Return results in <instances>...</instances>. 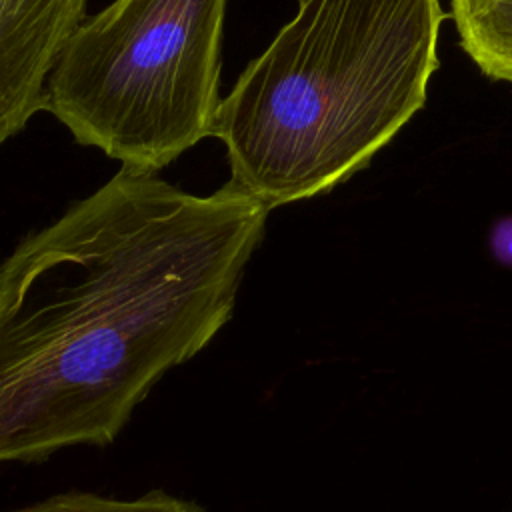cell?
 <instances>
[{
  "instance_id": "obj_2",
  "label": "cell",
  "mask_w": 512,
  "mask_h": 512,
  "mask_svg": "<svg viewBox=\"0 0 512 512\" xmlns=\"http://www.w3.org/2000/svg\"><path fill=\"white\" fill-rule=\"evenodd\" d=\"M444 18L438 0H298L222 98L230 182L274 210L368 166L424 106Z\"/></svg>"
},
{
  "instance_id": "obj_5",
  "label": "cell",
  "mask_w": 512,
  "mask_h": 512,
  "mask_svg": "<svg viewBox=\"0 0 512 512\" xmlns=\"http://www.w3.org/2000/svg\"><path fill=\"white\" fill-rule=\"evenodd\" d=\"M12 512H206L200 504L150 490L138 498H110L94 492H62Z\"/></svg>"
},
{
  "instance_id": "obj_3",
  "label": "cell",
  "mask_w": 512,
  "mask_h": 512,
  "mask_svg": "<svg viewBox=\"0 0 512 512\" xmlns=\"http://www.w3.org/2000/svg\"><path fill=\"white\" fill-rule=\"evenodd\" d=\"M228 0H114L64 42L46 110L82 146L158 172L214 136Z\"/></svg>"
},
{
  "instance_id": "obj_4",
  "label": "cell",
  "mask_w": 512,
  "mask_h": 512,
  "mask_svg": "<svg viewBox=\"0 0 512 512\" xmlns=\"http://www.w3.org/2000/svg\"><path fill=\"white\" fill-rule=\"evenodd\" d=\"M452 18L480 72L512 82V0H452Z\"/></svg>"
},
{
  "instance_id": "obj_1",
  "label": "cell",
  "mask_w": 512,
  "mask_h": 512,
  "mask_svg": "<svg viewBox=\"0 0 512 512\" xmlns=\"http://www.w3.org/2000/svg\"><path fill=\"white\" fill-rule=\"evenodd\" d=\"M270 210L120 168L0 264V464L106 446L232 318Z\"/></svg>"
},
{
  "instance_id": "obj_6",
  "label": "cell",
  "mask_w": 512,
  "mask_h": 512,
  "mask_svg": "<svg viewBox=\"0 0 512 512\" xmlns=\"http://www.w3.org/2000/svg\"><path fill=\"white\" fill-rule=\"evenodd\" d=\"M488 252L504 268H512V216L494 220L488 232Z\"/></svg>"
}]
</instances>
